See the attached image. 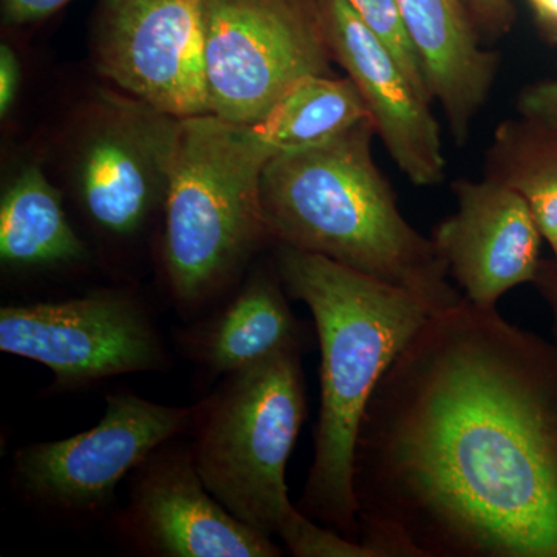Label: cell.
Listing matches in <instances>:
<instances>
[{
  "label": "cell",
  "instance_id": "1",
  "mask_svg": "<svg viewBox=\"0 0 557 557\" xmlns=\"http://www.w3.org/2000/svg\"><path fill=\"white\" fill-rule=\"evenodd\" d=\"M380 557H557V343L467 298L370 398L354 458Z\"/></svg>",
  "mask_w": 557,
  "mask_h": 557
},
{
  "label": "cell",
  "instance_id": "2",
  "mask_svg": "<svg viewBox=\"0 0 557 557\" xmlns=\"http://www.w3.org/2000/svg\"><path fill=\"white\" fill-rule=\"evenodd\" d=\"M277 274L285 292L309 307L321 351L313 461L298 508L359 541L354 458L362 418L388 366L442 310L409 289L282 245Z\"/></svg>",
  "mask_w": 557,
  "mask_h": 557
},
{
  "label": "cell",
  "instance_id": "3",
  "mask_svg": "<svg viewBox=\"0 0 557 557\" xmlns=\"http://www.w3.org/2000/svg\"><path fill=\"white\" fill-rule=\"evenodd\" d=\"M372 120L314 148L278 153L260 180L271 240L420 295L438 310L465 299L434 242L405 219L373 159Z\"/></svg>",
  "mask_w": 557,
  "mask_h": 557
},
{
  "label": "cell",
  "instance_id": "4",
  "mask_svg": "<svg viewBox=\"0 0 557 557\" xmlns=\"http://www.w3.org/2000/svg\"><path fill=\"white\" fill-rule=\"evenodd\" d=\"M273 157L248 124L212 113L182 120L163 207V265L182 309L218 296L270 239L260 180Z\"/></svg>",
  "mask_w": 557,
  "mask_h": 557
},
{
  "label": "cell",
  "instance_id": "5",
  "mask_svg": "<svg viewBox=\"0 0 557 557\" xmlns=\"http://www.w3.org/2000/svg\"><path fill=\"white\" fill-rule=\"evenodd\" d=\"M302 354L288 348L226 373L190 417V454L209 493L271 539L299 511L289 502L285 469L307 418Z\"/></svg>",
  "mask_w": 557,
  "mask_h": 557
},
{
  "label": "cell",
  "instance_id": "6",
  "mask_svg": "<svg viewBox=\"0 0 557 557\" xmlns=\"http://www.w3.org/2000/svg\"><path fill=\"white\" fill-rule=\"evenodd\" d=\"M209 113L252 124L310 75H332L319 0H201Z\"/></svg>",
  "mask_w": 557,
  "mask_h": 557
},
{
  "label": "cell",
  "instance_id": "7",
  "mask_svg": "<svg viewBox=\"0 0 557 557\" xmlns=\"http://www.w3.org/2000/svg\"><path fill=\"white\" fill-rule=\"evenodd\" d=\"M87 115L73 153L79 207L106 237L132 239L164 207L183 119L123 91Z\"/></svg>",
  "mask_w": 557,
  "mask_h": 557
},
{
  "label": "cell",
  "instance_id": "8",
  "mask_svg": "<svg viewBox=\"0 0 557 557\" xmlns=\"http://www.w3.org/2000/svg\"><path fill=\"white\" fill-rule=\"evenodd\" d=\"M0 350L49 369L60 391L166 366L159 332L141 304L110 289L2 307Z\"/></svg>",
  "mask_w": 557,
  "mask_h": 557
},
{
  "label": "cell",
  "instance_id": "9",
  "mask_svg": "<svg viewBox=\"0 0 557 557\" xmlns=\"http://www.w3.org/2000/svg\"><path fill=\"white\" fill-rule=\"evenodd\" d=\"M193 408L164 406L132 392L109 395L97 426L17 450L14 478L27 496L65 515L108 507L121 480L190 426Z\"/></svg>",
  "mask_w": 557,
  "mask_h": 557
},
{
  "label": "cell",
  "instance_id": "10",
  "mask_svg": "<svg viewBox=\"0 0 557 557\" xmlns=\"http://www.w3.org/2000/svg\"><path fill=\"white\" fill-rule=\"evenodd\" d=\"M94 61L123 94L161 112L209 113L201 0H100Z\"/></svg>",
  "mask_w": 557,
  "mask_h": 557
},
{
  "label": "cell",
  "instance_id": "11",
  "mask_svg": "<svg viewBox=\"0 0 557 557\" xmlns=\"http://www.w3.org/2000/svg\"><path fill=\"white\" fill-rule=\"evenodd\" d=\"M333 61L346 70L399 172L420 188L446 178L448 161L432 102L359 20L347 0H319Z\"/></svg>",
  "mask_w": 557,
  "mask_h": 557
},
{
  "label": "cell",
  "instance_id": "12",
  "mask_svg": "<svg viewBox=\"0 0 557 557\" xmlns=\"http://www.w3.org/2000/svg\"><path fill=\"white\" fill-rule=\"evenodd\" d=\"M457 211L440 222L432 242L465 298L496 309L509 289L534 282L541 269V231L515 189L483 178L453 185Z\"/></svg>",
  "mask_w": 557,
  "mask_h": 557
},
{
  "label": "cell",
  "instance_id": "13",
  "mask_svg": "<svg viewBox=\"0 0 557 557\" xmlns=\"http://www.w3.org/2000/svg\"><path fill=\"white\" fill-rule=\"evenodd\" d=\"M170 443L135 471L126 518L143 547L164 557L282 556L209 493L190 450Z\"/></svg>",
  "mask_w": 557,
  "mask_h": 557
},
{
  "label": "cell",
  "instance_id": "14",
  "mask_svg": "<svg viewBox=\"0 0 557 557\" xmlns=\"http://www.w3.org/2000/svg\"><path fill=\"white\" fill-rule=\"evenodd\" d=\"M410 39L420 54L432 101L438 102L458 146L485 108L498 57L480 42L465 0H397Z\"/></svg>",
  "mask_w": 557,
  "mask_h": 557
},
{
  "label": "cell",
  "instance_id": "15",
  "mask_svg": "<svg viewBox=\"0 0 557 557\" xmlns=\"http://www.w3.org/2000/svg\"><path fill=\"white\" fill-rule=\"evenodd\" d=\"M307 341L278 274L256 273L225 306L188 330L183 344L199 364L226 375L288 348L304 350Z\"/></svg>",
  "mask_w": 557,
  "mask_h": 557
},
{
  "label": "cell",
  "instance_id": "16",
  "mask_svg": "<svg viewBox=\"0 0 557 557\" xmlns=\"http://www.w3.org/2000/svg\"><path fill=\"white\" fill-rule=\"evenodd\" d=\"M60 190L36 163L10 180L0 199V260L10 270H40L87 259Z\"/></svg>",
  "mask_w": 557,
  "mask_h": 557
},
{
  "label": "cell",
  "instance_id": "17",
  "mask_svg": "<svg viewBox=\"0 0 557 557\" xmlns=\"http://www.w3.org/2000/svg\"><path fill=\"white\" fill-rule=\"evenodd\" d=\"M369 119L364 100L348 76L310 75L248 126L276 157L324 145Z\"/></svg>",
  "mask_w": 557,
  "mask_h": 557
},
{
  "label": "cell",
  "instance_id": "18",
  "mask_svg": "<svg viewBox=\"0 0 557 557\" xmlns=\"http://www.w3.org/2000/svg\"><path fill=\"white\" fill-rule=\"evenodd\" d=\"M485 177L523 197L557 262V134L525 119L498 124Z\"/></svg>",
  "mask_w": 557,
  "mask_h": 557
},
{
  "label": "cell",
  "instance_id": "19",
  "mask_svg": "<svg viewBox=\"0 0 557 557\" xmlns=\"http://www.w3.org/2000/svg\"><path fill=\"white\" fill-rule=\"evenodd\" d=\"M347 2L359 20L364 22L366 27L391 51L392 57L405 70L410 83L434 104L420 54L410 39L408 28L399 13L397 0H347Z\"/></svg>",
  "mask_w": 557,
  "mask_h": 557
},
{
  "label": "cell",
  "instance_id": "20",
  "mask_svg": "<svg viewBox=\"0 0 557 557\" xmlns=\"http://www.w3.org/2000/svg\"><path fill=\"white\" fill-rule=\"evenodd\" d=\"M278 539L296 557H380L364 542L354 541L332 528L321 525L300 509L281 531Z\"/></svg>",
  "mask_w": 557,
  "mask_h": 557
},
{
  "label": "cell",
  "instance_id": "21",
  "mask_svg": "<svg viewBox=\"0 0 557 557\" xmlns=\"http://www.w3.org/2000/svg\"><path fill=\"white\" fill-rule=\"evenodd\" d=\"M518 109L522 119L557 134V78L528 86L520 94Z\"/></svg>",
  "mask_w": 557,
  "mask_h": 557
},
{
  "label": "cell",
  "instance_id": "22",
  "mask_svg": "<svg viewBox=\"0 0 557 557\" xmlns=\"http://www.w3.org/2000/svg\"><path fill=\"white\" fill-rule=\"evenodd\" d=\"M480 35L498 38L511 27V0H465Z\"/></svg>",
  "mask_w": 557,
  "mask_h": 557
},
{
  "label": "cell",
  "instance_id": "23",
  "mask_svg": "<svg viewBox=\"0 0 557 557\" xmlns=\"http://www.w3.org/2000/svg\"><path fill=\"white\" fill-rule=\"evenodd\" d=\"M72 0H2V16L5 24L25 25L47 20Z\"/></svg>",
  "mask_w": 557,
  "mask_h": 557
},
{
  "label": "cell",
  "instance_id": "24",
  "mask_svg": "<svg viewBox=\"0 0 557 557\" xmlns=\"http://www.w3.org/2000/svg\"><path fill=\"white\" fill-rule=\"evenodd\" d=\"M22 67L16 51L9 44L0 46V115H10L20 95Z\"/></svg>",
  "mask_w": 557,
  "mask_h": 557
},
{
  "label": "cell",
  "instance_id": "25",
  "mask_svg": "<svg viewBox=\"0 0 557 557\" xmlns=\"http://www.w3.org/2000/svg\"><path fill=\"white\" fill-rule=\"evenodd\" d=\"M536 285L539 293L544 296L547 300L548 306L552 307L553 313H555L556 325H557V262H548V260H542L541 269L536 278L533 282Z\"/></svg>",
  "mask_w": 557,
  "mask_h": 557
},
{
  "label": "cell",
  "instance_id": "26",
  "mask_svg": "<svg viewBox=\"0 0 557 557\" xmlns=\"http://www.w3.org/2000/svg\"><path fill=\"white\" fill-rule=\"evenodd\" d=\"M549 35L557 33V0H528Z\"/></svg>",
  "mask_w": 557,
  "mask_h": 557
},
{
  "label": "cell",
  "instance_id": "27",
  "mask_svg": "<svg viewBox=\"0 0 557 557\" xmlns=\"http://www.w3.org/2000/svg\"><path fill=\"white\" fill-rule=\"evenodd\" d=\"M549 36H552V39L557 44V33H553V35Z\"/></svg>",
  "mask_w": 557,
  "mask_h": 557
},
{
  "label": "cell",
  "instance_id": "28",
  "mask_svg": "<svg viewBox=\"0 0 557 557\" xmlns=\"http://www.w3.org/2000/svg\"><path fill=\"white\" fill-rule=\"evenodd\" d=\"M556 335H557V325H556Z\"/></svg>",
  "mask_w": 557,
  "mask_h": 557
}]
</instances>
